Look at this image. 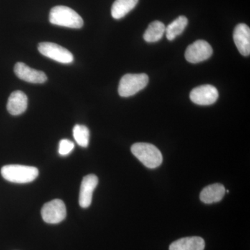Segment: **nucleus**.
Wrapping results in <instances>:
<instances>
[{
  "label": "nucleus",
  "mask_w": 250,
  "mask_h": 250,
  "mask_svg": "<svg viewBox=\"0 0 250 250\" xmlns=\"http://www.w3.org/2000/svg\"><path fill=\"white\" fill-rule=\"evenodd\" d=\"M49 22L54 25L80 29L83 27V21L73 9L65 6H57L49 13Z\"/></svg>",
  "instance_id": "obj_1"
},
{
  "label": "nucleus",
  "mask_w": 250,
  "mask_h": 250,
  "mask_svg": "<svg viewBox=\"0 0 250 250\" xmlns=\"http://www.w3.org/2000/svg\"><path fill=\"white\" fill-rule=\"evenodd\" d=\"M1 174L8 182L16 184H27L35 180L39 176V170L32 166L7 165L2 167Z\"/></svg>",
  "instance_id": "obj_2"
},
{
  "label": "nucleus",
  "mask_w": 250,
  "mask_h": 250,
  "mask_svg": "<svg viewBox=\"0 0 250 250\" xmlns=\"http://www.w3.org/2000/svg\"><path fill=\"white\" fill-rule=\"evenodd\" d=\"M131 152L148 168H156L161 165L163 156L156 146L149 143H138L131 146Z\"/></svg>",
  "instance_id": "obj_3"
},
{
  "label": "nucleus",
  "mask_w": 250,
  "mask_h": 250,
  "mask_svg": "<svg viewBox=\"0 0 250 250\" xmlns=\"http://www.w3.org/2000/svg\"><path fill=\"white\" fill-rule=\"evenodd\" d=\"M148 82L149 77L146 74H126L120 81L118 93L123 98L132 96L144 89Z\"/></svg>",
  "instance_id": "obj_4"
},
{
  "label": "nucleus",
  "mask_w": 250,
  "mask_h": 250,
  "mask_svg": "<svg viewBox=\"0 0 250 250\" xmlns=\"http://www.w3.org/2000/svg\"><path fill=\"white\" fill-rule=\"evenodd\" d=\"M38 49L42 55L61 63L69 64L73 62V55L70 51L53 42H41Z\"/></svg>",
  "instance_id": "obj_5"
},
{
  "label": "nucleus",
  "mask_w": 250,
  "mask_h": 250,
  "mask_svg": "<svg viewBox=\"0 0 250 250\" xmlns=\"http://www.w3.org/2000/svg\"><path fill=\"white\" fill-rule=\"evenodd\" d=\"M41 215L46 223H60L66 217V207L62 200H53L44 205Z\"/></svg>",
  "instance_id": "obj_6"
},
{
  "label": "nucleus",
  "mask_w": 250,
  "mask_h": 250,
  "mask_svg": "<svg viewBox=\"0 0 250 250\" xmlns=\"http://www.w3.org/2000/svg\"><path fill=\"white\" fill-rule=\"evenodd\" d=\"M213 54V48L208 42L203 40L194 42L187 47L185 58L191 63H197L209 59Z\"/></svg>",
  "instance_id": "obj_7"
},
{
  "label": "nucleus",
  "mask_w": 250,
  "mask_h": 250,
  "mask_svg": "<svg viewBox=\"0 0 250 250\" xmlns=\"http://www.w3.org/2000/svg\"><path fill=\"white\" fill-rule=\"evenodd\" d=\"M218 90L213 85H200L191 90L190 99L192 103L201 106H208L214 104L218 99Z\"/></svg>",
  "instance_id": "obj_8"
},
{
  "label": "nucleus",
  "mask_w": 250,
  "mask_h": 250,
  "mask_svg": "<svg viewBox=\"0 0 250 250\" xmlns=\"http://www.w3.org/2000/svg\"><path fill=\"white\" fill-rule=\"evenodd\" d=\"M14 72L18 78L29 83H43L47 80V75L43 72L31 68L24 62H17Z\"/></svg>",
  "instance_id": "obj_9"
},
{
  "label": "nucleus",
  "mask_w": 250,
  "mask_h": 250,
  "mask_svg": "<svg viewBox=\"0 0 250 250\" xmlns=\"http://www.w3.org/2000/svg\"><path fill=\"white\" fill-rule=\"evenodd\" d=\"M98 184V178L95 174H88L83 177L79 197V203L82 208H88L91 205L93 192Z\"/></svg>",
  "instance_id": "obj_10"
},
{
  "label": "nucleus",
  "mask_w": 250,
  "mask_h": 250,
  "mask_svg": "<svg viewBox=\"0 0 250 250\" xmlns=\"http://www.w3.org/2000/svg\"><path fill=\"white\" fill-rule=\"evenodd\" d=\"M235 45L240 53L245 57L250 54V29L246 24H238L233 34Z\"/></svg>",
  "instance_id": "obj_11"
},
{
  "label": "nucleus",
  "mask_w": 250,
  "mask_h": 250,
  "mask_svg": "<svg viewBox=\"0 0 250 250\" xmlns=\"http://www.w3.org/2000/svg\"><path fill=\"white\" fill-rule=\"evenodd\" d=\"M27 105L28 99L25 93L16 90L10 95L6 108L10 114L19 116L27 110Z\"/></svg>",
  "instance_id": "obj_12"
},
{
  "label": "nucleus",
  "mask_w": 250,
  "mask_h": 250,
  "mask_svg": "<svg viewBox=\"0 0 250 250\" xmlns=\"http://www.w3.org/2000/svg\"><path fill=\"white\" fill-rule=\"evenodd\" d=\"M205 243L201 237L192 236L180 238L170 245V250H204Z\"/></svg>",
  "instance_id": "obj_13"
},
{
  "label": "nucleus",
  "mask_w": 250,
  "mask_h": 250,
  "mask_svg": "<svg viewBox=\"0 0 250 250\" xmlns=\"http://www.w3.org/2000/svg\"><path fill=\"white\" fill-rule=\"evenodd\" d=\"M225 188L221 184H213L205 187L200 193V200L205 204L221 201L225 195Z\"/></svg>",
  "instance_id": "obj_14"
},
{
  "label": "nucleus",
  "mask_w": 250,
  "mask_h": 250,
  "mask_svg": "<svg viewBox=\"0 0 250 250\" xmlns=\"http://www.w3.org/2000/svg\"><path fill=\"white\" fill-rule=\"evenodd\" d=\"M138 2L139 0H116L112 5V17L116 20L124 18L136 7Z\"/></svg>",
  "instance_id": "obj_15"
},
{
  "label": "nucleus",
  "mask_w": 250,
  "mask_h": 250,
  "mask_svg": "<svg viewBox=\"0 0 250 250\" xmlns=\"http://www.w3.org/2000/svg\"><path fill=\"white\" fill-rule=\"evenodd\" d=\"M166 32V26L161 21H154L149 24L145 31L143 39L147 42H155L160 41Z\"/></svg>",
  "instance_id": "obj_16"
},
{
  "label": "nucleus",
  "mask_w": 250,
  "mask_h": 250,
  "mask_svg": "<svg viewBox=\"0 0 250 250\" xmlns=\"http://www.w3.org/2000/svg\"><path fill=\"white\" fill-rule=\"evenodd\" d=\"M188 24V19L186 16H179L173 22L166 27V34L167 40L173 41L177 36L183 33Z\"/></svg>",
  "instance_id": "obj_17"
},
{
  "label": "nucleus",
  "mask_w": 250,
  "mask_h": 250,
  "mask_svg": "<svg viewBox=\"0 0 250 250\" xmlns=\"http://www.w3.org/2000/svg\"><path fill=\"white\" fill-rule=\"evenodd\" d=\"M73 136L77 144L81 147H88L89 144L90 131L85 125H75L73 128Z\"/></svg>",
  "instance_id": "obj_18"
},
{
  "label": "nucleus",
  "mask_w": 250,
  "mask_h": 250,
  "mask_svg": "<svg viewBox=\"0 0 250 250\" xmlns=\"http://www.w3.org/2000/svg\"><path fill=\"white\" fill-rule=\"evenodd\" d=\"M75 148V144L70 140L62 139L59 143V153L60 155H68Z\"/></svg>",
  "instance_id": "obj_19"
}]
</instances>
